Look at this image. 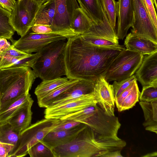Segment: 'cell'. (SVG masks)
Wrapping results in <instances>:
<instances>
[{
    "label": "cell",
    "instance_id": "cell-1",
    "mask_svg": "<svg viewBox=\"0 0 157 157\" xmlns=\"http://www.w3.org/2000/svg\"><path fill=\"white\" fill-rule=\"evenodd\" d=\"M64 53L66 77L96 83L122 50L93 46L80 35L67 39Z\"/></svg>",
    "mask_w": 157,
    "mask_h": 157
},
{
    "label": "cell",
    "instance_id": "cell-2",
    "mask_svg": "<svg viewBox=\"0 0 157 157\" xmlns=\"http://www.w3.org/2000/svg\"><path fill=\"white\" fill-rule=\"evenodd\" d=\"M126 145L124 140L99 134L86 125L73 140L51 150L54 157H102Z\"/></svg>",
    "mask_w": 157,
    "mask_h": 157
},
{
    "label": "cell",
    "instance_id": "cell-3",
    "mask_svg": "<svg viewBox=\"0 0 157 157\" xmlns=\"http://www.w3.org/2000/svg\"><path fill=\"white\" fill-rule=\"evenodd\" d=\"M36 78L30 67L0 69V109L21 96L29 93Z\"/></svg>",
    "mask_w": 157,
    "mask_h": 157
},
{
    "label": "cell",
    "instance_id": "cell-4",
    "mask_svg": "<svg viewBox=\"0 0 157 157\" xmlns=\"http://www.w3.org/2000/svg\"><path fill=\"white\" fill-rule=\"evenodd\" d=\"M67 41L57 40L43 47L33 65L36 78L42 80H51L66 75L64 53Z\"/></svg>",
    "mask_w": 157,
    "mask_h": 157
},
{
    "label": "cell",
    "instance_id": "cell-5",
    "mask_svg": "<svg viewBox=\"0 0 157 157\" xmlns=\"http://www.w3.org/2000/svg\"><path fill=\"white\" fill-rule=\"evenodd\" d=\"M60 120L44 118L30 125L21 132L17 145L9 157H21L28 154L33 146L60 123Z\"/></svg>",
    "mask_w": 157,
    "mask_h": 157
},
{
    "label": "cell",
    "instance_id": "cell-6",
    "mask_svg": "<svg viewBox=\"0 0 157 157\" xmlns=\"http://www.w3.org/2000/svg\"><path fill=\"white\" fill-rule=\"evenodd\" d=\"M144 55L125 49L117 55L108 68L104 77L108 82H119L134 75L141 64Z\"/></svg>",
    "mask_w": 157,
    "mask_h": 157
},
{
    "label": "cell",
    "instance_id": "cell-7",
    "mask_svg": "<svg viewBox=\"0 0 157 157\" xmlns=\"http://www.w3.org/2000/svg\"><path fill=\"white\" fill-rule=\"evenodd\" d=\"M40 6L33 0H18L16 2L11 12L10 22L21 37L33 26Z\"/></svg>",
    "mask_w": 157,
    "mask_h": 157
},
{
    "label": "cell",
    "instance_id": "cell-8",
    "mask_svg": "<svg viewBox=\"0 0 157 157\" xmlns=\"http://www.w3.org/2000/svg\"><path fill=\"white\" fill-rule=\"evenodd\" d=\"M55 12L51 27L52 32L67 39L78 35L73 30L71 23L75 10L79 8L77 0H55Z\"/></svg>",
    "mask_w": 157,
    "mask_h": 157
},
{
    "label": "cell",
    "instance_id": "cell-9",
    "mask_svg": "<svg viewBox=\"0 0 157 157\" xmlns=\"http://www.w3.org/2000/svg\"><path fill=\"white\" fill-rule=\"evenodd\" d=\"M67 37L59 33L38 34L30 29L23 37L16 40L11 41L16 48L28 54L38 52L48 44L57 40H66Z\"/></svg>",
    "mask_w": 157,
    "mask_h": 157
},
{
    "label": "cell",
    "instance_id": "cell-10",
    "mask_svg": "<svg viewBox=\"0 0 157 157\" xmlns=\"http://www.w3.org/2000/svg\"><path fill=\"white\" fill-rule=\"evenodd\" d=\"M100 99L94 92L82 96L53 107H48L44 111V117L47 119L61 120L64 117L81 110L94 104Z\"/></svg>",
    "mask_w": 157,
    "mask_h": 157
},
{
    "label": "cell",
    "instance_id": "cell-11",
    "mask_svg": "<svg viewBox=\"0 0 157 157\" xmlns=\"http://www.w3.org/2000/svg\"><path fill=\"white\" fill-rule=\"evenodd\" d=\"M134 21L131 33L157 44V28L150 18L142 0H134Z\"/></svg>",
    "mask_w": 157,
    "mask_h": 157
},
{
    "label": "cell",
    "instance_id": "cell-12",
    "mask_svg": "<svg viewBox=\"0 0 157 157\" xmlns=\"http://www.w3.org/2000/svg\"><path fill=\"white\" fill-rule=\"evenodd\" d=\"M134 0H118V19L117 34L118 39L123 40L127 35L134 21Z\"/></svg>",
    "mask_w": 157,
    "mask_h": 157
},
{
    "label": "cell",
    "instance_id": "cell-13",
    "mask_svg": "<svg viewBox=\"0 0 157 157\" xmlns=\"http://www.w3.org/2000/svg\"><path fill=\"white\" fill-rule=\"evenodd\" d=\"M135 75L142 86L157 84V51L144 56Z\"/></svg>",
    "mask_w": 157,
    "mask_h": 157
},
{
    "label": "cell",
    "instance_id": "cell-14",
    "mask_svg": "<svg viewBox=\"0 0 157 157\" xmlns=\"http://www.w3.org/2000/svg\"><path fill=\"white\" fill-rule=\"evenodd\" d=\"M95 84L90 81L79 80L56 98L47 107L57 106L82 96L93 93L95 92Z\"/></svg>",
    "mask_w": 157,
    "mask_h": 157
},
{
    "label": "cell",
    "instance_id": "cell-15",
    "mask_svg": "<svg viewBox=\"0 0 157 157\" xmlns=\"http://www.w3.org/2000/svg\"><path fill=\"white\" fill-rule=\"evenodd\" d=\"M86 125L85 124L82 123L75 127L68 130H52L39 141L52 149L73 140Z\"/></svg>",
    "mask_w": 157,
    "mask_h": 157
},
{
    "label": "cell",
    "instance_id": "cell-16",
    "mask_svg": "<svg viewBox=\"0 0 157 157\" xmlns=\"http://www.w3.org/2000/svg\"><path fill=\"white\" fill-rule=\"evenodd\" d=\"M77 1L80 8L94 25L98 26H111L107 16L103 10L99 0Z\"/></svg>",
    "mask_w": 157,
    "mask_h": 157
},
{
    "label": "cell",
    "instance_id": "cell-17",
    "mask_svg": "<svg viewBox=\"0 0 157 157\" xmlns=\"http://www.w3.org/2000/svg\"><path fill=\"white\" fill-rule=\"evenodd\" d=\"M33 102L32 98L20 107L9 120L14 129L21 132L30 124L33 113L31 108Z\"/></svg>",
    "mask_w": 157,
    "mask_h": 157
},
{
    "label": "cell",
    "instance_id": "cell-18",
    "mask_svg": "<svg viewBox=\"0 0 157 157\" xmlns=\"http://www.w3.org/2000/svg\"><path fill=\"white\" fill-rule=\"evenodd\" d=\"M124 45L128 50L149 55L157 51V44L147 39L135 36L131 33L126 36Z\"/></svg>",
    "mask_w": 157,
    "mask_h": 157
},
{
    "label": "cell",
    "instance_id": "cell-19",
    "mask_svg": "<svg viewBox=\"0 0 157 157\" xmlns=\"http://www.w3.org/2000/svg\"><path fill=\"white\" fill-rule=\"evenodd\" d=\"M95 91L104 105L114 114L115 97L112 85L109 84L104 76H101L95 84Z\"/></svg>",
    "mask_w": 157,
    "mask_h": 157
},
{
    "label": "cell",
    "instance_id": "cell-20",
    "mask_svg": "<svg viewBox=\"0 0 157 157\" xmlns=\"http://www.w3.org/2000/svg\"><path fill=\"white\" fill-rule=\"evenodd\" d=\"M144 121L143 125L146 130L157 134V100L151 102L140 101Z\"/></svg>",
    "mask_w": 157,
    "mask_h": 157
},
{
    "label": "cell",
    "instance_id": "cell-21",
    "mask_svg": "<svg viewBox=\"0 0 157 157\" xmlns=\"http://www.w3.org/2000/svg\"><path fill=\"white\" fill-rule=\"evenodd\" d=\"M55 12V0H48L40 6L35 17L34 25H41L51 27Z\"/></svg>",
    "mask_w": 157,
    "mask_h": 157
},
{
    "label": "cell",
    "instance_id": "cell-22",
    "mask_svg": "<svg viewBox=\"0 0 157 157\" xmlns=\"http://www.w3.org/2000/svg\"><path fill=\"white\" fill-rule=\"evenodd\" d=\"M94 25L91 20L80 7L74 13L71 23L73 31L78 35L88 32Z\"/></svg>",
    "mask_w": 157,
    "mask_h": 157
},
{
    "label": "cell",
    "instance_id": "cell-23",
    "mask_svg": "<svg viewBox=\"0 0 157 157\" xmlns=\"http://www.w3.org/2000/svg\"><path fill=\"white\" fill-rule=\"evenodd\" d=\"M31 98L29 93L24 94L0 109V125L8 122L18 108Z\"/></svg>",
    "mask_w": 157,
    "mask_h": 157
},
{
    "label": "cell",
    "instance_id": "cell-24",
    "mask_svg": "<svg viewBox=\"0 0 157 157\" xmlns=\"http://www.w3.org/2000/svg\"><path fill=\"white\" fill-rule=\"evenodd\" d=\"M68 79L67 77H59L51 80H42L36 88L34 94L39 100L52 91L65 83Z\"/></svg>",
    "mask_w": 157,
    "mask_h": 157
},
{
    "label": "cell",
    "instance_id": "cell-25",
    "mask_svg": "<svg viewBox=\"0 0 157 157\" xmlns=\"http://www.w3.org/2000/svg\"><path fill=\"white\" fill-rule=\"evenodd\" d=\"M79 81L70 79L65 83L56 88L42 99L37 100L40 107L46 108L58 96L69 89Z\"/></svg>",
    "mask_w": 157,
    "mask_h": 157
},
{
    "label": "cell",
    "instance_id": "cell-26",
    "mask_svg": "<svg viewBox=\"0 0 157 157\" xmlns=\"http://www.w3.org/2000/svg\"><path fill=\"white\" fill-rule=\"evenodd\" d=\"M20 133L9 122L0 124V141L14 145L15 149L17 145Z\"/></svg>",
    "mask_w": 157,
    "mask_h": 157
},
{
    "label": "cell",
    "instance_id": "cell-27",
    "mask_svg": "<svg viewBox=\"0 0 157 157\" xmlns=\"http://www.w3.org/2000/svg\"><path fill=\"white\" fill-rule=\"evenodd\" d=\"M11 12L0 6V38L11 40L15 30L10 22Z\"/></svg>",
    "mask_w": 157,
    "mask_h": 157
},
{
    "label": "cell",
    "instance_id": "cell-28",
    "mask_svg": "<svg viewBox=\"0 0 157 157\" xmlns=\"http://www.w3.org/2000/svg\"><path fill=\"white\" fill-rule=\"evenodd\" d=\"M80 35L85 40L94 46L121 50L125 49L123 45L116 44L105 38L84 34Z\"/></svg>",
    "mask_w": 157,
    "mask_h": 157
},
{
    "label": "cell",
    "instance_id": "cell-29",
    "mask_svg": "<svg viewBox=\"0 0 157 157\" xmlns=\"http://www.w3.org/2000/svg\"><path fill=\"white\" fill-rule=\"evenodd\" d=\"M103 10L112 27L115 29L117 16V2L115 0H99Z\"/></svg>",
    "mask_w": 157,
    "mask_h": 157
},
{
    "label": "cell",
    "instance_id": "cell-30",
    "mask_svg": "<svg viewBox=\"0 0 157 157\" xmlns=\"http://www.w3.org/2000/svg\"><path fill=\"white\" fill-rule=\"evenodd\" d=\"M140 92L137 82L135 81L133 88L121 103L119 112L128 109L133 107L139 101Z\"/></svg>",
    "mask_w": 157,
    "mask_h": 157
},
{
    "label": "cell",
    "instance_id": "cell-31",
    "mask_svg": "<svg viewBox=\"0 0 157 157\" xmlns=\"http://www.w3.org/2000/svg\"><path fill=\"white\" fill-rule=\"evenodd\" d=\"M28 154L31 157H54L52 150L40 141L31 147Z\"/></svg>",
    "mask_w": 157,
    "mask_h": 157
},
{
    "label": "cell",
    "instance_id": "cell-32",
    "mask_svg": "<svg viewBox=\"0 0 157 157\" xmlns=\"http://www.w3.org/2000/svg\"><path fill=\"white\" fill-rule=\"evenodd\" d=\"M140 101L151 102L157 100V84L143 86L140 93Z\"/></svg>",
    "mask_w": 157,
    "mask_h": 157
},
{
    "label": "cell",
    "instance_id": "cell-33",
    "mask_svg": "<svg viewBox=\"0 0 157 157\" xmlns=\"http://www.w3.org/2000/svg\"><path fill=\"white\" fill-rule=\"evenodd\" d=\"M137 80L135 75L124 80L117 82L114 81L112 84L114 93L115 99L134 81Z\"/></svg>",
    "mask_w": 157,
    "mask_h": 157
},
{
    "label": "cell",
    "instance_id": "cell-34",
    "mask_svg": "<svg viewBox=\"0 0 157 157\" xmlns=\"http://www.w3.org/2000/svg\"><path fill=\"white\" fill-rule=\"evenodd\" d=\"M39 55V52L32 54L31 56L17 61L5 68L22 67H31Z\"/></svg>",
    "mask_w": 157,
    "mask_h": 157
},
{
    "label": "cell",
    "instance_id": "cell-35",
    "mask_svg": "<svg viewBox=\"0 0 157 157\" xmlns=\"http://www.w3.org/2000/svg\"><path fill=\"white\" fill-rule=\"evenodd\" d=\"M145 8L152 22L157 28V17L154 0H142Z\"/></svg>",
    "mask_w": 157,
    "mask_h": 157
},
{
    "label": "cell",
    "instance_id": "cell-36",
    "mask_svg": "<svg viewBox=\"0 0 157 157\" xmlns=\"http://www.w3.org/2000/svg\"><path fill=\"white\" fill-rule=\"evenodd\" d=\"M82 123L80 122L71 120H60V124L52 130H68L75 127Z\"/></svg>",
    "mask_w": 157,
    "mask_h": 157
},
{
    "label": "cell",
    "instance_id": "cell-37",
    "mask_svg": "<svg viewBox=\"0 0 157 157\" xmlns=\"http://www.w3.org/2000/svg\"><path fill=\"white\" fill-rule=\"evenodd\" d=\"M32 54H28L16 48L13 45L8 50L0 54V57L3 56H8L16 57H25L31 56Z\"/></svg>",
    "mask_w": 157,
    "mask_h": 157
},
{
    "label": "cell",
    "instance_id": "cell-38",
    "mask_svg": "<svg viewBox=\"0 0 157 157\" xmlns=\"http://www.w3.org/2000/svg\"><path fill=\"white\" fill-rule=\"evenodd\" d=\"M135 82V81L131 84L128 87L124 90L115 99V103L118 110L119 109L122 101L131 91L133 87Z\"/></svg>",
    "mask_w": 157,
    "mask_h": 157
},
{
    "label": "cell",
    "instance_id": "cell-39",
    "mask_svg": "<svg viewBox=\"0 0 157 157\" xmlns=\"http://www.w3.org/2000/svg\"><path fill=\"white\" fill-rule=\"evenodd\" d=\"M14 148L13 145L0 141V157H9Z\"/></svg>",
    "mask_w": 157,
    "mask_h": 157
},
{
    "label": "cell",
    "instance_id": "cell-40",
    "mask_svg": "<svg viewBox=\"0 0 157 157\" xmlns=\"http://www.w3.org/2000/svg\"><path fill=\"white\" fill-rule=\"evenodd\" d=\"M31 29L33 32L38 34H47L53 33L50 26L44 25H34Z\"/></svg>",
    "mask_w": 157,
    "mask_h": 157
},
{
    "label": "cell",
    "instance_id": "cell-41",
    "mask_svg": "<svg viewBox=\"0 0 157 157\" xmlns=\"http://www.w3.org/2000/svg\"><path fill=\"white\" fill-rule=\"evenodd\" d=\"M16 2L15 0H0V6L11 12Z\"/></svg>",
    "mask_w": 157,
    "mask_h": 157
},
{
    "label": "cell",
    "instance_id": "cell-42",
    "mask_svg": "<svg viewBox=\"0 0 157 157\" xmlns=\"http://www.w3.org/2000/svg\"><path fill=\"white\" fill-rule=\"evenodd\" d=\"M11 46L6 39L0 38V54L8 50Z\"/></svg>",
    "mask_w": 157,
    "mask_h": 157
},
{
    "label": "cell",
    "instance_id": "cell-43",
    "mask_svg": "<svg viewBox=\"0 0 157 157\" xmlns=\"http://www.w3.org/2000/svg\"><path fill=\"white\" fill-rule=\"evenodd\" d=\"M120 150H117L109 152L103 155L102 157H122Z\"/></svg>",
    "mask_w": 157,
    "mask_h": 157
},
{
    "label": "cell",
    "instance_id": "cell-44",
    "mask_svg": "<svg viewBox=\"0 0 157 157\" xmlns=\"http://www.w3.org/2000/svg\"><path fill=\"white\" fill-rule=\"evenodd\" d=\"M157 151L153 152H152L149 153L144 155L142 156V157H157Z\"/></svg>",
    "mask_w": 157,
    "mask_h": 157
},
{
    "label": "cell",
    "instance_id": "cell-45",
    "mask_svg": "<svg viewBox=\"0 0 157 157\" xmlns=\"http://www.w3.org/2000/svg\"><path fill=\"white\" fill-rule=\"evenodd\" d=\"M39 6L41 5L46 2L48 0H33Z\"/></svg>",
    "mask_w": 157,
    "mask_h": 157
},
{
    "label": "cell",
    "instance_id": "cell-46",
    "mask_svg": "<svg viewBox=\"0 0 157 157\" xmlns=\"http://www.w3.org/2000/svg\"><path fill=\"white\" fill-rule=\"evenodd\" d=\"M19 0V1H20V0Z\"/></svg>",
    "mask_w": 157,
    "mask_h": 157
}]
</instances>
